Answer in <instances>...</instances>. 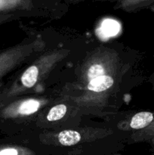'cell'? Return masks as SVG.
<instances>
[{
    "label": "cell",
    "instance_id": "6da1fadb",
    "mask_svg": "<svg viewBox=\"0 0 154 155\" xmlns=\"http://www.w3.org/2000/svg\"><path fill=\"white\" fill-rule=\"evenodd\" d=\"M23 48L15 46L0 51V103L5 92V89L2 88L3 79L22 61Z\"/></svg>",
    "mask_w": 154,
    "mask_h": 155
},
{
    "label": "cell",
    "instance_id": "7a4b0ae2",
    "mask_svg": "<svg viewBox=\"0 0 154 155\" xmlns=\"http://www.w3.org/2000/svg\"><path fill=\"white\" fill-rule=\"evenodd\" d=\"M154 121V114L152 112L142 111L136 114L131 118L130 127L134 130H144Z\"/></svg>",
    "mask_w": 154,
    "mask_h": 155
},
{
    "label": "cell",
    "instance_id": "3957f363",
    "mask_svg": "<svg viewBox=\"0 0 154 155\" xmlns=\"http://www.w3.org/2000/svg\"><path fill=\"white\" fill-rule=\"evenodd\" d=\"M114 80L109 75H103L90 80L87 85L89 91L95 92H101L107 90L113 86Z\"/></svg>",
    "mask_w": 154,
    "mask_h": 155
},
{
    "label": "cell",
    "instance_id": "277c9868",
    "mask_svg": "<svg viewBox=\"0 0 154 155\" xmlns=\"http://www.w3.org/2000/svg\"><path fill=\"white\" fill-rule=\"evenodd\" d=\"M82 139L79 133L75 130H64L59 133L58 142L63 146H72L77 145Z\"/></svg>",
    "mask_w": 154,
    "mask_h": 155
},
{
    "label": "cell",
    "instance_id": "5b68a950",
    "mask_svg": "<svg viewBox=\"0 0 154 155\" xmlns=\"http://www.w3.org/2000/svg\"><path fill=\"white\" fill-rule=\"evenodd\" d=\"M39 69L36 65L27 68L21 77V82L24 87L32 88L36 84L39 79Z\"/></svg>",
    "mask_w": 154,
    "mask_h": 155
},
{
    "label": "cell",
    "instance_id": "8992f818",
    "mask_svg": "<svg viewBox=\"0 0 154 155\" xmlns=\"http://www.w3.org/2000/svg\"><path fill=\"white\" fill-rule=\"evenodd\" d=\"M66 106L63 104L54 106L48 113L47 120L48 121H56L62 119L66 114Z\"/></svg>",
    "mask_w": 154,
    "mask_h": 155
},
{
    "label": "cell",
    "instance_id": "52a82bcc",
    "mask_svg": "<svg viewBox=\"0 0 154 155\" xmlns=\"http://www.w3.org/2000/svg\"><path fill=\"white\" fill-rule=\"evenodd\" d=\"M105 75V70L101 64H93L88 71V78L89 81L101 76Z\"/></svg>",
    "mask_w": 154,
    "mask_h": 155
},
{
    "label": "cell",
    "instance_id": "ba28073f",
    "mask_svg": "<svg viewBox=\"0 0 154 155\" xmlns=\"http://www.w3.org/2000/svg\"><path fill=\"white\" fill-rule=\"evenodd\" d=\"M140 136L141 139H153L154 138V121L152 123L150 126L147 128L143 130L141 133L140 134Z\"/></svg>",
    "mask_w": 154,
    "mask_h": 155
},
{
    "label": "cell",
    "instance_id": "9c48e42d",
    "mask_svg": "<svg viewBox=\"0 0 154 155\" xmlns=\"http://www.w3.org/2000/svg\"><path fill=\"white\" fill-rule=\"evenodd\" d=\"M3 21H4V19H3V18H0V24H1V23H2Z\"/></svg>",
    "mask_w": 154,
    "mask_h": 155
},
{
    "label": "cell",
    "instance_id": "30bf717a",
    "mask_svg": "<svg viewBox=\"0 0 154 155\" xmlns=\"http://www.w3.org/2000/svg\"><path fill=\"white\" fill-rule=\"evenodd\" d=\"M152 139V141H153V145H154V138H153V139Z\"/></svg>",
    "mask_w": 154,
    "mask_h": 155
}]
</instances>
